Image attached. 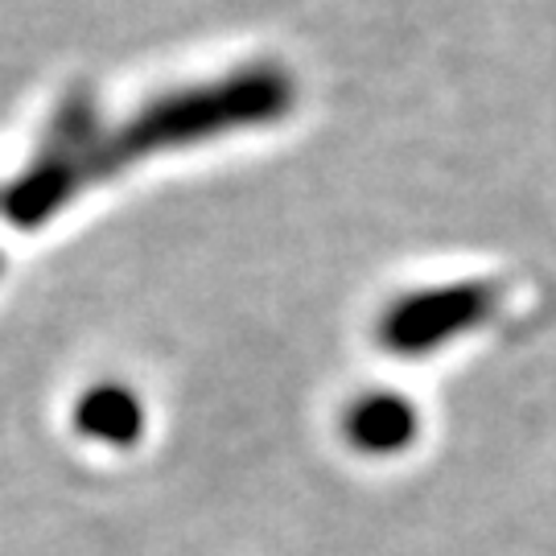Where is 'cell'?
Wrapping results in <instances>:
<instances>
[{
	"instance_id": "5",
	"label": "cell",
	"mask_w": 556,
	"mask_h": 556,
	"mask_svg": "<svg viewBox=\"0 0 556 556\" xmlns=\"http://www.w3.org/2000/svg\"><path fill=\"white\" fill-rule=\"evenodd\" d=\"M75 429L83 438L100 441V445H137L144 429V408L137 392H128L124 383H96L87 388L75 404Z\"/></svg>"
},
{
	"instance_id": "3",
	"label": "cell",
	"mask_w": 556,
	"mask_h": 556,
	"mask_svg": "<svg viewBox=\"0 0 556 556\" xmlns=\"http://www.w3.org/2000/svg\"><path fill=\"white\" fill-rule=\"evenodd\" d=\"M495 285L486 280H462V285H441V289H420L400 298L383 318H379V342L392 355H425L441 342L457 338L478 321L491 318L495 309Z\"/></svg>"
},
{
	"instance_id": "2",
	"label": "cell",
	"mask_w": 556,
	"mask_h": 556,
	"mask_svg": "<svg viewBox=\"0 0 556 556\" xmlns=\"http://www.w3.org/2000/svg\"><path fill=\"white\" fill-rule=\"evenodd\" d=\"M100 137V112H96V100L91 96H71V100L59 108V116L50 124V137H46V149L41 157L21 174L4 194H0V211L13 227H41L50 215H59L66 202L75 199V157L91 140Z\"/></svg>"
},
{
	"instance_id": "1",
	"label": "cell",
	"mask_w": 556,
	"mask_h": 556,
	"mask_svg": "<svg viewBox=\"0 0 556 556\" xmlns=\"http://www.w3.org/2000/svg\"><path fill=\"white\" fill-rule=\"evenodd\" d=\"M293 108V79L277 66H252L236 71L219 83H202L190 91H174L165 100L140 108L128 124L116 132H100L75 157V190H87L91 181L112 178L128 161L178 149V144H199L206 137H219L231 128H252L280 119Z\"/></svg>"
},
{
	"instance_id": "4",
	"label": "cell",
	"mask_w": 556,
	"mask_h": 556,
	"mask_svg": "<svg viewBox=\"0 0 556 556\" xmlns=\"http://www.w3.org/2000/svg\"><path fill=\"white\" fill-rule=\"evenodd\" d=\"M417 408L400 392H367L346 408L342 433L358 454H400L417 441Z\"/></svg>"
},
{
	"instance_id": "6",
	"label": "cell",
	"mask_w": 556,
	"mask_h": 556,
	"mask_svg": "<svg viewBox=\"0 0 556 556\" xmlns=\"http://www.w3.org/2000/svg\"><path fill=\"white\" fill-rule=\"evenodd\" d=\"M0 264H4V260H0Z\"/></svg>"
}]
</instances>
